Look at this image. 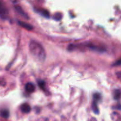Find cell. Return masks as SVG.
<instances>
[{"label": "cell", "mask_w": 121, "mask_h": 121, "mask_svg": "<svg viewBox=\"0 0 121 121\" xmlns=\"http://www.w3.org/2000/svg\"><path fill=\"white\" fill-rule=\"evenodd\" d=\"M29 49L31 54L37 61L43 62L46 59V52L43 47L35 41H30Z\"/></svg>", "instance_id": "1"}, {"label": "cell", "mask_w": 121, "mask_h": 121, "mask_svg": "<svg viewBox=\"0 0 121 121\" xmlns=\"http://www.w3.org/2000/svg\"><path fill=\"white\" fill-rule=\"evenodd\" d=\"M8 11L7 7L4 3L0 2V17L2 20H6L8 18Z\"/></svg>", "instance_id": "2"}, {"label": "cell", "mask_w": 121, "mask_h": 121, "mask_svg": "<svg viewBox=\"0 0 121 121\" xmlns=\"http://www.w3.org/2000/svg\"><path fill=\"white\" fill-rule=\"evenodd\" d=\"M25 89H26V92H27L28 93H33L35 91V86L32 83H27L25 86Z\"/></svg>", "instance_id": "3"}, {"label": "cell", "mask_w": 121, "mask_h": 121, "mask_svg": "<svg viewBox=\"0 0 121 121\" xmlns=\"http://www.w3.org/2000/svg\"><path fill=\"white\" fill-rule=\"evenodd\" d=\"M18 24L20 25L21 27H23V28H24L25 29L27 30L30 31L33 30V27L31 26V25L30 24L26 23V22H23V21H18Z\"/></svg>", "instance_id": "4"}, {"label": "cell", "mask_w": 121, "mask_h": 121, "mask_svg": "<svg viewBox=\"0 0 121 121\" xmlns=\"http://www.w3.org/2000/svg\"><path fill=\"white\" fill-rule=\"evenodd\" d=\"M15 10H16L17 11L18 13L20 14V15H22L23 17L26 18H28V15H27V14L25 13L24 11L23 10V9H22V8H21L20 6H19V5L15 6Z\"/></svg>", "instance_id": "5"}, {"label": "cell", "mask_w": 121, "mask_h": 121, "mask_svg": "<svg viewBox=\"0 0 121 121\" xmlns=\"http://www.w3.org/2000/svg\"><path fill=\"white\" fill-rule=\"evenodd\" d=\"M21 109L22 112L27 113H29V112H30L31 108L30 106L28 104H24L21 105Z\"/></svg>", "instance_id": "6"}, {"label": "cell", "mask_w": 121, "mask_h": 121, "mask_svg": "<svg viewBox=\"0 0 121 121\" xmlns=\"http://www.w3.org/2000/svg\"><path fill=\"white\" fill-rule=\"evenodd\" d=\"M37 12L39 14H41V15L44 16V17L46 18H49L50 17V14L48 13V11L46 9H36Z\"/></svg>", "instance_id": "7"}, {"label": "cell", "mask_w": 121, "mask_h": 121, "mask_svg": "<svg viewBox=\"0 0 121 121\" xmlns=\"http://www.w3.org/2000/svg\"><path fill=\"white\" fill-rule=\"evenodd\" d=\"M9 115V111L7 109H2L0 111V116L4 118H8Z\"/></svg>", "instance_id": "8"}, {"label": "cell", "mask_w": 121, "mask_h": 121, "mask_svg": "<svg viewBox=\"0 0 121 121\" xmlns=\"http://www.w3.org/2000/svg\"><path fill=\"white\" fill-rule=\"evenodd\" d=\"M92 110L95 114H99V111L98 106V102L95 100L92 103Z\"/></svg>", "instance_id": "9"}, {"label": "cell", "mask_w": 121, "mask_h": 121, "mask_svg": "<svg viewBox=\"0 0 121 121\" xmlns=\"http://www.w3.org/2000/svg\"><path fill=\"white\" fill-rule=\"evenodd\" d=\"M114 95H113V96H114V99H115V100H118V99L120 98V96H121V91L119 89H117L114 92Z\"/></svg>", "instance_id": "10"}, {"label": "cell", "mask_w": 121, "mask_h": 121, "mask_svg": "<svg viewBox=\"0 0 121 121\" xmlns=\"http://www.w3.org/2000/svg\"><path fill=\"white\" fill-rule=\"evenodd\" d=\"M93 99H94L95 101L98 102L99 101V100H100V99H101V95H100V93H95V94L93 95Z\"/></svg>", "instance_id": "11"}, {"label": "cell", "mask_w": 121, "mask_h": 121, "mask_svg": "<svg viewBox=\"0 0 121 121\" xmlns=\"http://www.w3.org/2000/svg\"><path fill=\"white\" fill-rule=\"evenodd\" d=\"M39 87H41L42 89L44 90L45 89V86H46V83L44 81H42V80H40L39 82Z\"/></svg>", "instance_id": "12"}, {"label": "cell", "mask_w": 121, "mask_h": 121, "mask_svg": "<svg viewBox=\"0 0 121 121\" xmlns=\"http://www.w3.org/2000/svg\"><path fill=\"white\" fill-rule=\"evenodd\" d=\"M61 17H62V15H61V14L57 13V14H55V16H54V20H57V21H59V20H61Z\"/></svg>", "instance_id": "13"}, {"label": "cell", "mask_w": 121, "mask_h": 121, "mask_svg": "<svg viewBox=\"0 0 121 121\" xmlns=\"http://www.w3.org/2000/svg\"><path fill=\"white\" fill-rule=\"evenodd\" d=\"M120 65H121V60H118V61H117V62H115L114 64H113V66H120Z\"/></svg>", "instance_id": "14"}, {"label": "cell", "mask_w": 121, "mask_h": 121, "mask_svg": "<svg viewBox=\"0 0 121 121\" xmlns=\"http://www.w3.org/2000/svg\"><path fill=\"white\" fill-rule=\"evenodd\" d=\"M88 121H97V120L95 119V118H91V119H90Z\"/></svg>", "instance_id": "15"}]
</instances>
